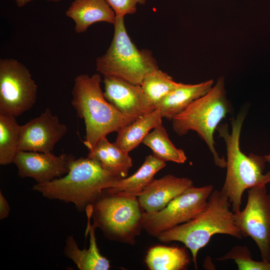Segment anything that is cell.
I'll return each mask as SVG.
<instances>
[{
    "label": "cell",
    "instance_id": "cell-9",
    "mask_svg": "<svg viewBox=\"0 0 270 270\" xmlns=\"http://www.w3.org/2000/svg\"><path fill=\"white\" fill-rule=\"evenodd\" d=\"M38 86L28 69L14 58L0 59V112L18 116L36 100Z\"/></svg>",
    "mask_w": 270,
    "mask_h": 270
},
{
    "label": "cell",
    "instance_id": "cell-7",
    "mask_svg": "<svg viewBox=\"0 0 270 270\" xmlns=\"http://www.w3.org/2000/svg\"><path fill=\"white\" fill-rule=\"evenodd\" d=\"M112 42L106 52L96 58V70L104 76L118 78L140 85L150 72L158 68L148 50H140L125 28L124 18L116 17Z\"/></svg>",
    "mask_w": 270,
    "mask_h": 270
},
{
    "label": "cell",
    "instance_id": "cell-5",
    "mask_svg": "<svg viewBox=\"0 0 270 270\" xmlns=\"http://www.w3.org/2000/svg\"><path fill=\"white\" fill-rule=\"evenodd\" d=\"M231 110L226 96L224 78L221 76L208 92L172 118V128L179 136L190 130L196 132L208 146L215 164L226 168V160L216 152L214 134L221 120Z\"/></svg>",
    "mask_w": 270,
    "mask_h": 270
},
{
    "label": "cell",
    "instance_id": "cell-17",
    "mask_svg": "<svg viewBox=\"0 0 270 270\" xmlns=\"http://www.w3.org/2000/svg\"><path fill=\"white\" fill-rule=\"evenodd\" d=\"M209 80L196 84H184L168 94L157 105L162 118L171 120L186 109L193 102L206 94L214 85Z\"/></svg>",
    "mask_w": 270,
    "mask_h": 270
},
{
    "label": "cell",
    "instance_id": "cell-13",
    "mask_svg": "<svg viewBox=\"0 0 270 270\" xmlns=\"http://www.w3.org/2000/svg\"><path fill=\"white\" fill-rule=\"evenodd\" d=\"M104 76V96L120 112L140 117L156 110L148 101L140 85L114 76Z\"/></svg>",
    "mask_w": 270,
    "mask_h": 270
},
{
    "label": "cell",
    "instance_id": "cell-2",
    "mask_svg": "<svg viewBox=\"0 0 270 270\" xmlns=\"http://www.w3.org/2000/svg\"><path fill=\"white\" fill-rule=\"evenodd\" d=\"M100 74H80L74 80L72 105L86 125L84 144L91 150L96 143L108 134L118 132L138 117L118 111L104 98L100 88Z\"/></svg>",
    "mask_w": 270,
    "mask_h": 270
},
{
    "label": "cell",
    "instance_id": "cell-3",
    "mask_svg": "<svg viewBox=\"0 0 270 270\" xmlns=\"http://www.w3.org/2000/svg\"><path fill=\"white\" fill-rule=\"evenodd\" d=\"M216 234L229 235L238 239L244 236L235 222L228 198L221 191L214 190L204 210L192 220L158 234L159 241L184 244L190 251L197 269L198 251Z\"/></svg>",
    "mask_w": 270,
    "mask_h": 270
},
{
    "label": "cell",
    "instance_id": "cell-29",
    "mask_svg": "<svg viewBox=\"0 0 270 270\" xmlns=\"http://www.w3.org/2000/svg\"><path fill=\"white\" fill-rule=\"evenodd\" d=\"M267 162L270 164V154L264 156Z\"/></svg>",
    "mask_w": 270,
    "mask_h": 270
},
{
    "label": "cell",
    "instance_id": "cell-27",
    "mask_svg": "<svg viewBox=\"0 0 270 270\" xmlns=\"http://www.w3.org/2000/svg\"><path fill=\"white\" fill-rule=\"evenodd\" d=\"M10 210V206L6 200L0 192V219L2 220L8 217Z\"/></svg>",
    "mask_w": 270,
    "mask_h": 270
},
{
    "label": "cell",
    "instance_id": "cell-24",
    "mask_svg": "<svg viewBox=\"0 0 270 270\" xmlns=\"http://www.w3.org/2000/svg\"><path fill=\"white\" fill-rule=\"evenodd\" d=\"M182 84L174 82L168 74L158 68L146 74L140 86L148 101L156 109L168 94Z\"/></svg>",
    "mask_w": 270,
    "mask_h": 270
},
{
    "label": "cell",
    "instance_id": "cell-11",
    "mask_svg": "<svg viewBox=\"0 0 270 270\" xmlns=\"http://www.w3.org/2000/svg\"><path fill=\"white\" fill-rule=\"evenodd\" d=\"M67 132V126L48 108L38 116L20 126L18 150L52 152Z\"/></svg>",
    "mask_w": 270,
    "mask_h": 270
},
{
    "label": "cell",
    "instance_id": "cell-1",
    "mask_svg": "<svg viewBox=\"0 0 270 270\" xmlns=\"http://www.w3.org/2000/svg\"><path fill=\"white\" fill-rule=\"evenodd\" d=\"M247 110L242 109L231 122L219 124L216 130L224 140L226 150V173L221 191L228 198L232 211L240 210L243 194L246 190L270 183V170L264 173L266 162L264 156L244 154L240 146V136Z\"/></svg>",
    "mask_w": 270,
    "mask_h": 270
},
{
    "label": "cell",
    "instance_id": "cell-15",
    "mask_svg": "<svg viewBox=\"0 0 270 270\" xmlns=\"http://www.w3.org/2000/svg\"><path fill=\"white\" fill-rule=\"evenodd\" d=\"M66 16L75 22L74 30L84 32L92 24L100 22L114 24L116 16L106 0H74Z\"/></svg>",
    "mask_w": 270,
    "mask_h": 270
},
{
    "label": "cell",
    "instance_id": "cell-26",
    "mask_svg": "<svg viewBox=\"0 0 270 270\" xmlns=\"http://www.w3.org/2000/svg\"><path fill=\"white\" fill-rule=\"evenodd\" d=\"M115 12L116 17L124 18L136 11L138 4H144L148 0H106Z\"/></svg>",
    "mask_w": 270,
    "mask_h": 270
},
{
    "label": "cell",
    "instance_id": "cell-19",
    "mask_svg": "<svg viewBox=\"0 0 270 270\" xmlns=\"http://www.w3.org/2000/svg\"><path fill=\"white\" fill-rule=\"evenodd\" d=\"M88 156L98 160L104 169L120 178L128 176L132 165L128 152L110 142L106 136L100 138L89 150Z\"/></svg>",
    "mask_w": 270,
    "mask_h": 270
},
{
    "label": "cell",
    "instance_id": "cell-22",
    "mask_svg": "<svg viewBox=\"0 0 270 270\" xmlns=\"http://www.w3.org/2000/svg\"><path fill=\"white\" fill-rule=\"evenodd\" d=\"M142 142L152 150L154 156L164 162L184 164L187 160L184 151L176 147L170 141L162 126L154 128Z\"/></svg>",
    "mask_w": 270,
    "mask_h": 270
},
{
    "label": "cell",
    "instance_id": "cell-30",
    "mask_svg": "<svg viewBox=\"0 0 270 270\" xmlns=\"http://www.w3.org/2000/svg\"><path fill=\"white\" fill-rule=\"evenodd\" d=\"M60 0H46V1H48V2H54L60 1Z\"/></svg>",
    "mask_w": 270,
    "mask_h": 270
},
{
    "label": "cell",
    "instance_id": "cell-16",
    "mask_svg": "<svg viewBox=\"0 0 270 270\" xmlns=\"http://www.w3.org/2000/svg\"><path fill=\"white\" fill-rule=\"evenodd\" d=\"M88 226L86 236L90 233V246L88 248L80 250L72 236H68L66 240L64 254L71 259L80 270H108L110 267L108 260L100 253L95 236L96 228L90 224V214L86 212Z\"/></svg>",
    "mask_w": 270,
    "mask_h": 270
},
{
    "label": "cell",
    "instance_id": "cell-10",
    "mask_svg": "<svg viewBox=\"0 0 270 270\" xmlns=\"http://www.w3.org/2000/svg\"><path fill=\"white\" fill-rule=\"evenodd\" d=\"M248 190L246 204L234 214L235 222L244 237L256 244L262 260L270 262V193L266 185Z\"/></svg>",
    "mask_w": 270,
    "mask_h": 270
},
{
    "label": "cell",
    "instance_id": "cell-21",
    "mask_svg": "<svg viewBox=\"0 0 270 270\" xmlns=\"http://www.w3.org/2000/svg\"><path fill=\"white\" fill-rule=\"evenodd\" d=\"M145 262L150 270H184L190 264V258L184 248L156 246L149 250Z\"/></svg>",
    "mask_w": 270,
    "mask_h": 270
},
{
    "label": "cell",
    "instance_id": "cell-8",
    "mask_svg": "<svg viewBox=\"0 0 270 270\" xmlns=\"http://www.w3.org/2000/svg\"><path fill=\"white\" fill-rule=\"evenodd\" d=\"M214 190L212 184L202 187L193 186L160 210L152 214L144 212L142 228L150 236L156 237L162 232L192 220L204 210Z\"/></svg>",
    "mask_w": 270,
    "mask_h": 270
},
{
    "label": "cell",
    "instance_id": "cell-25",
    "mask_svg": "<svg viewBox=\"0 0 270 270\" xmlns=\"http://www.w3.org/2000/svg\"><path fill=\"white\" fill-rule=\"evenodd\" d=\"M216 259L220 261L232 260L238 270H270V262L254 260L250 250L246 246H236Z\"/></svg>",
    "mask_w": 270,
    "mask_h": 270
},
{
    "label": "cell",
    "instance_id": "cell-28",
    "mask_svg": "<svg viewBox=\"0 0 270 270\" xmlns=\"http://www.w3.org/2000/svg\"><path fill=\"white\" fill-rule=\"evenodd\" d=\"M16 6L19 8H22L33 0H14Z\"/></svg>",
    "mask_w": 270,
    "mask_h": 270
},
{
    "label": "cell",
    "instance_id": "cell-14",
    "mask_svg": "<svg viewBox=\"0 0 270 270\" xmlns=\"http://www.w3.org/2000/svg\"><path fill=\"white\" fill-rule=\"evenodd\" d=\"M188 178L167 174L154 180L137 196L144 212L152 214L165 208L174 198L193 186Z\"/></svg>",
    "mask_w": 270,
    "mask_h": 270
},
{
    "label": "cell",
    "instance_id": "cell-6",
    "mask_svg": "<svg viewBox=\"0 0 270 270\" xmlns=\"http://www.w3.org/2000/svg\"><path fill=\"white\" fill-rule=\"evenodd\" d=\"M86 210L90 212L95 228H100L110 240L132 245L142 228L144 212L138 197L103 190Z\"/></svg>",
    "mask_w": 270,
    "mask_h": 270
},
{
    "label": "cell",
    "instance_id": "cell-23",
    "mask_svg": "<svg viewBox=\"0 0 270 270\" xmlns=\"http://www.w3.org/2000/svg\"><path fill=\"white\" fill-rule=\"evenodd\" d=\"M16 117L0 112V164L14 163L18 150L20 127Z\"/></svg>",
    "mask_w": 270,
    "mask_h": 270
},
{
    "label": "cell",
    "instance_id": "cell-4",
    "mask_svg": "<svg viewBox=\"0 0 270 270\" xmlns=\"http://www.w3.org/2000/svg\"><path fill=\"white\" fill-rule=\"evenodd\" d=\"M120 179L104 169L98 160L82 157L72 162L64 176L36 183L32 189L48 198L72 202L84 211L100 196L103 190L112 186Z\"/></svg>",
    "mask_w": 270,
    "mask_h": 270
},
{
    "label": "cell",
    "instance_id": "cell-18",
    "mask_svg": "<svg viewBox=\"0 0 270 270\" xmlns=\"http://www.w3.org/2000/svg\"><path fill=\"white\" fill-rule=\"evenodd\" d=\"M166 166V162L150 154L146 157L142 166L134 174L118 180L112 186L104 190L113 194L137 197L154 180V175Z\"/></svg>",
    "mask_w": 270,
    "mask_h": 270
},
{
    "label": "cell",
    "instance_id": "cell-12",
    "mask_svg": "<svg viewBox=\"0 0 270 270\" xmlns=\"http://www.w3.org/2000/svg\"><path fill=\"white\" fill-rule=\"evenodd\" d=\"M72 154L19 150L14 161L20 178L29 177L38 184L50 182L66 174L72 162Z\"/></svg>",
    "mask_w": 270,
    "mask_h": 270
},
{
    "label": "cell",
    "instance_id": "cell-20",
    "mask_svg": "<svg viewBox=\"0 0 270 270\" xmlns=\"http://www.w3.org/2000/svg\"><path fill=\"white\" fill-rule=\"evenodd\" d=\"M162 118L160 110L158 108L138 118L118 132L114 144L129 152L142 142L151 130L162 126Z\"/></svg>",
    "mask_w": 270,
    "mask_h": 270
}]
</instances>
